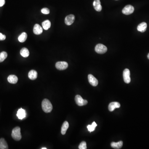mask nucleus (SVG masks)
<instances>
[{
    "mask_svg": "<svg viewBox=\"0 0 149 149\" xmlns=\"http://www.w3.org/2000/svg\"><path fill=\"white\" fill-rule=\"evenodd\" d=\"M42 109L46 113L51 112L53 109V106L49 100L45 99L43 100L42 104Z\"/></svg>",
    "mask_w": 149,
    "mask_h": 149,
    "instance_id": "1",
    "label": "nucleus"
},
{
    "mask_svg": "<svg viewBox=\"0 0 149 149\" xmlns=\"http://www.w3.org/2000/svg\"><path fill=\"white\" fill-rule=\"evenodd\" d=\"M12 137L16 141H19L21 139L22 136L20 133V128L19 127L15 128L12 133Z\"/></svg>",
    "mask_w": 149,
    "mask_h": 149,
    "instance_id": "2",
    "label": "nucleus"
},
{
    "mask_svg": "<svg viewBox=\"0 0 149 149\" xmlns=\"http://www.w3.org/2000/svg\"><path fill=\"white\" fill-rule=\"evenodd\" d=\"M95 51L99 54H104L107 51V48L103 44H99L95 46Z\"/></svg>",
    "mask_w": 149,
    "mask_h": 149,
    "instance_id": "3",
    "label": "nucleus"
},
{
    "mask_svg": "<svg viewBox=\"0 0 149 149\" xmlns=\"http://www.w3.org/2000/svg\"><path fill=\"white\" fill-rule=\"evenodd\" d=\"M75 101L76 104L79 106L85 105L88 104V101L84 100L80 95H77L75 97Z\"/></svg>",
    "mask_w": 149,
    "mask_h": 149,
    "instance_id": "4",
    "label": "nucleus"
},
{
    "mask_svg": "<svg viewBox=\"0 0 149 149\" xmlns=\"http://www.w3.org/2000/svg\"><path fill=\"white\" fill-rule=\"evenodd\" d=\"M68 64L65 61H59L56 64V67L60 70H64L68 67Z\"/></svg>",
    "mask_w": 149,
    "mask_h": 149,
    "instance_id": "5",
    "label": "nucleus"
},
{
    "mask_svg": "<svg viewBox=\"0 0 149 149\" xmlns=\"http://www.w3.org/2000/svg\"><path fill=\"white\" fill-rule=\"evenodd\" d=\"M134 8L131 5H127L122 10V13L126 15H129L133 13Z\"/></svg>",
    "mask_w": 149,
    "mask_h": 149,
    "instance_id": "6",
    "label": "nucleus"
},
{
    "mask_svg": "<svg viewBox=\"0 0 149 149\" xmlns=\"http://www.w3.org/2000/svg\"><path fill=\"white\" fill-rule=\"evenodd\" d=\"M123 80L125 83L127 84H129L131 82V78H130V71L128 69H125L123 72Z\"/></svg>",
    "mask_w": 149,
    "mask_h": 149,
    "instance_id": "7",
    "label": "nucleus"
},
{
    "mask_svg": "<svg viewBox=\"0 0 149 149\" xmlns=\"http://www.w3.org/2000/svg\"><path fill=\"white\" fill-rule=\"evenodd\" d=\"M75 20V17L73 15H70L66 17L65 20V24L67 25H70L72 24Z\"/></svg>",
    "mask_w": 149,
    "mask_h": 149,
    "instance_id": "8",
    "label": "nucleus"
},
{
    "mask_svg": "<svg viewBox=\"0 0 149 149\" xmlns=\"http://www.w3.org/2000/svg\"><path fill=\"white\" fill-rule=\"evenodd\" d=\"M89 82L94 87L97 86L98 84V80L91 74H89L88 76Z\"/></svg>",
    "mask_w": 149,
    "mask_h": 149,
    "instance_id": "9",
    "label": "nucleus"
},
{
    "mask_svg": "<svg viewBox=\"0 0 149 149\" xmlns=\"http://www.w3.org/2000/svg\"><path fill=\"white\" fill-rule=\"evenodd\" d=\"M121 105L120 103L118 102H112L110 103L109 105V110L110 112H113L116 108H120Z\"/></svg>",
    "mask_w": 149,
    "mask_h": 149,
    "instance_id": "10",
    "label": "nucleus"
},
{
    "mask_svg": "<svg viewBox=\"0 0 149 149\" xmlns=\"http://www.w3.org/2000/svg\"><path fill=\"white\" fill-rule=\"evenodd\" d=\"M93 5L94 9L97 11L100 12L102 10V6H101L100 0H94Z\"/></svg>",
    "mask_w": 149,
    "mask_h": 149,
    "instance_id": "11",
    "label": "nucleus"
},
{
    "mask_svg": "<svg viewBox=\"0 0 149 149\" xmlns=\"http://www.w3.org/2000/svg\"><path fill=\"white\" fill-rule=\"evenodd\" d=\"M17 116L18 117L19 119L20 120H22L23 118H24L26 116V112H25V110L22 109V108L19 109L17 111Z\"/></svg>",
    "mask_w": 149,
    "mask_h": 149,
    "instance_id": "12",
    "label": "nucleus"
},
{
    "mask_svg": "<svg viewBox=\"0 0 149 149\" xmlns=\"http://www.w3.org/2000/svg\"><path fill=\"white\" fill-rule=\"evenodd\" d=\"M33 32H34V34L35 35H40L43 32L42 28L39 25L37 24H35L34 26Z\"/></svg>",
    "mask_w": 149,
    "mask_h": 149,
    "instance_id": "13",
    "label": "nucleus"
},
{
    "mask_svg": "<svg viewBox=\"0 0 149 149\" xmlns=\"http://www.w3.org/2000/svg\"><path fill=\"white\" fill-rule=\"evenodd\" d=\"M147 27V23L145 22H142L138 25L137 30L139 32H144L146 30Z\"/></svg>",
    "mask_w": 149,
    "mask_h": 149,
    "instance_id": "14",
    "label": "nucleus"
},
{
    "mask_svg": "<svg viewBox=\"0 0 149 149\" xmlns=\"http://www.w3.org/2000/svg\"><path fill=\"white\" fill-rule=\"evenodd\" d=\"M8 80L11 84H16L18 81V78L16 75H11L8 77Z\"/></svg>",
    "mask_w": 149,
    "mask_h": 149,
    "instance_id": "15",
    "label": "nucleus"
},
{
    "mask_svg": "<svg viewBox=\"0 0 149 149\" xmlns=\"http://www.w3.org/2000/svg\"><path fill=\"white\" fill-rule=\"evenodd\" d=\"M28 77L31 80H35L37 77V73L35 70H31L28 73Z\"/></svg>",
    "mask_w": 149,
    "mask_h": 149,
    "instance_id": "16",
    "label": "nucleus"
},
{
    "mask_svg": "<svg viewBox=\"0 0 149 149\" xmlns=\"http://www.w3.org/2000/svg\"><path fill=\"white\" fill-rule=\"evenodd\" d=\"M123 145V142L122 141H120L117 142H112L111 144V146L114 149H121Z\"/></svg>",
    "mask_w": 149,
    "mask_h": 149,
    "instance_id": "17",
    "label": "nucleus"
},
{
    "mask_svg": "<svg viewBox=\"0 0 149 149\" xmlns=\"http://www.w3.org/2000/svg\"><path fill=\"white\" fill-rule=\"evenodd\" d=\"M69 127V123L67 121H65L63 124L61 130V133L62 135H64L66 133L67 130Z\"/></svg>",
    "mask_w": 149,
    "mask_h": 149,
    "instance_id": "18",
    "label": "nucleus"
},
{
    "mask_svg": "<svg viewBox=\"0 0 149 149\" xmlns=\"http://www.w3.org/2000/svg\"><path fill=\"white\" fill-rule=\"evenodd\" d=\"M8 149V146L5 139L3 138L1 139H0V149Z\"/></svg>",
    "mask_w": 149,
    "mask_h": 149,
    "instance_id": "19",
    "label": "nucleus"
},
{
    "mask_svg": "<svg viewBox=\"0 0 149 149\" xmlns=\"http://www.w3.org/2000/svg\"><path fill=\"white\" fill-rule=\"evenodd\" d=\"M20 54L24 58L28 57L30 54L29 50L26 48H23L20 51Z\"/></svg>",
    "mask_w": 149,
    "mask_h": 149,
    "instance_id": "20",
    "label": "nucleus"
},
{
    "mask_svg": "<svg viewBox=\"0 0 149 149\" xmlns=\"http://www.w3.org/2000/svg\"><path fill=\"white\" fill-rule=\"evenodd\" d=\"M27 34L25 32H23L18 37V40L20 42H24L27 39Z\"/></svg>",
    "mask_w": 149,
    "mask_h": 149,
    "instance_id": "21",
    "label": "nucleus"
},
{
    "mask_svg": "<svg viewBox=\"0 0 149 149\" xmlns=\"http://www.w3.org/2000/svg\"><path fill=\"white\" fill-rule=\"evenodd\" d=\"M42 25L44 30H48L51 27V24L49 20H46L42 23Z\"/></svg>",
    "mask_w": 149,
    "mask_h": 149,
    "instance_id": "22",
    "label": "nucleus"
},
{
    "mask_svg": "<svg viewBox=\"0 0 149 149\" xmlns=\"http://www.w3.org/2000/svg\"><path fill=\"white\" fill-rule=\"evenodd\" d=\"M97 126V124L95 122H93L91 125H89L87 126L88 130L89 132H91L93 131L95 129V127Z\"/></svg>",
    "mask_w": 149,
    "mask_h": 149,
    "instance_id": "23",
    "label": "nucleus"
},
{
    "mask_svg": "<svg viewBox=\"0 0 149 149\" xmlns=\"http://www.w3.org/2000/svg\"><path fill=\"white\" fill-rule=\"evenodd\" d=\"M8 54L5 51H3L0 53V63L2 62L7 58Z\"/></svg>",
    "mask_w": 149,
    "mask_h": 149,
    "instance_id": "24",
    "label": "nucleus"
},
{
    "mask_svg": "<svg viewBox=\"0 0 149 149\" xmlns=\"http://www.w3.org/2000/svg\"><path fill=\"white\" fill-rule=\"evenodd\" d=\"M79 148L80 149H86L87 147V144L86 142L85 141H83L80 143L79 146Z\"/></svg>",
    "mask_w": 149,
    "mask_h": 149,
    "instance_id": "25",
    "label": "nucleus"
},
{
    "mask_svg": "<svg viewBox=\"0 0 149 149\" xmlns=\"http://www.w3.org/2000/svg\"><path fill=\"white\" fill-rule=\"evenodd\" d=\"M41 13L44 14H49L50 13V11L47 8H45L42 9L41 10Z\"/></svg>",
    "mask_w": 149,
    "mask_h": 149,
    "instance_id": "26",
    "label": "nucleus"
},
{
    "mask_svg": "<svg viewBox=\"0 0 149 149\" xmlns=\"http://www.w3.org/2000/svg\"><path fill=\"white\" fill-rule=\"evenodd\" d=\"M6 39V35H3L1 33H0V41L4 40Z\"/></svg>",
    "mask_w": 149,
    "mask_h": 149,
    "instance_id": "27",
    "label": "nucleus"
},
{
    "mask_svg": "<svg viewBox=\"0 0 149 149\" xmlns=\"http://www.w3.org/2000/svg\"><path fill=\"white\" fill-rule=\"evenodd\" d=\"M5 0H0V7H2L5 4Z\"/></svg>",
    "mask_w": 149,
    "mask_h": 149,
    "instance_id": "28",
    "label": "nucleus"
},
{
    "mask_svg": "<svg viewBox=\"0 0 149 149\" xmlns=\"http://www.w3.org/2000/svg\"><path fill=\"white\" fill-rule=\"evenodd\" d=\"M41 149H47L46 147H43V148H41Z\"/></svg>",
    "mask_w": 149,
    "mask_h": 149,
    "instance_id": "29",
    "label": "nucleus"
},
{
    "mask_svg": "<svg viewBox=\"0 0 149 149\" xmlns=\"http://www.w3.org/2000/svg\"><path fill=\"white\" fill-rule=\"evenodd\" d=\"M147 58L149 59V53L148 54V55H147Z\"/></svg>",
    "mask_w": 149,
    "mask_h": 149,
    "instance_id": "30",
    "label": "nucleus"
},
{
    "mask_svg": "<svg viewBox=\"0 0 149 149\" xmlns=\"http://www.w3.org/2000/svg\"><path fill=\"white\" fill-rule=\"evenodd\" d=\"M116 1H118V0H116Z\"/></svg>",
    "mask_w": 149,
    "mask_h": 149,
    "instance_id": "31",
    "label": "nucleus"
}]
</instances>
